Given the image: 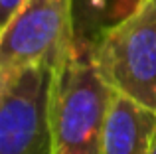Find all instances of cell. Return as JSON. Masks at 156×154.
Masks as SVG:
<instances>
[{
  "instance_id": "6da1fadb",
  "label": "cell",
  "mask_w": 156,
  "mask_h": 154,
  "mask_svg": "<svg viewBox=\"0 0 156 154\" xmlns=\"http://www.w3.org/2000/svg\"><path fill=\"white\" fill-rule=\"evenodd\" d=\"M115 89L101 75L89 46L75 44L53 69L50 97L51 154H101Z\"/></svg>"
},
{
  "instance_id": "7a4b0ae2",
  "label": "cell",
  "mask_w": 156,
  "mask_h": 154,
  "mask_svg": "<svg viewBox=\"0 0 156 154\" xmlns=\"http://www.w3.org/2000/svg\"><path fill=\"white\" fill-rule=\"evenodd\" d=\"M89 50L115 91L156 111V0H142Z\"/></svg>"
},
{
  "instance_id": "3957f363",
  "label": "cell",
  "mask_w": 156,
  "mask_h": 154,
  "mask_svg": "<svg viewBox=\"0 0 156 154\" xmlns=\"http://www.w3.org/2000/svg\"><path fill=\"white\" fill-rule=\"evenodd\" d=\"M53 67L0 71V154H51Z\"/></svg>"
},
{
  "instance_id": "277c9868",
  "label": "cell",
  "mask_w": 156,
  "mask_h": 154,
  "mask_svg": "<svg viewBox=\"0 0 156 154\" xmlns=\"http://www.w3.org/2000/svg\"><path fill=\"white\" fill-rule=\"evenodd\" d=\"M73 50V0H26L0 26V71L22 65L55 69Z\"/></svg>"
},
{
  "instance_id": "5b68a950",
  "label": "cell",
  "mask_w": 156,
  "mask_h": 154,
  "mask_svg": "<svg viewBox=\"0 0 156 154\" xmlns=\"http://www.w3.org/2000/svg\"><path fill=\"white\" fill-rule=\"evenodd\" d=\"M156 138V111L115 91L101 154H150Z\"/></svg>"
},
{
  "instance_id": "8992f818",
  "label": "cell",
  "mask_w": 156,
  "mask_h": 154,
  "mask_svg": "<svg viewBox=\"0 0 156 154\" xmlns=\"http://www.w3.org/2000/svg\"><path fill=\"white\" fill-rule=\"evenodd\" d=\"M142 0H73L75 44L91 46L103 32L130 16Z\"/></svg>"
},
{
  "instance_id": "52a82bcc",
  "label": "cell",
  "mask_w": 156,
  "mask_h": 154,
  "mask_svg": "<svg viewBox=\"0 0 156 154\" xmlns=\"http://www.w3.org/2000/svg\"><path fill=\"white\" fill-rule=\"evenodd\" d=\"M24 2H26V0H0V26H4V24L20 10V6H22Z\"/></svg>"
},
{
  "instance_id": "ba28073f",
  "label": "cell",
  "mask_w": 156,
  "mask_h": 154,
  "mask_svg": "<svg viewBox=\"0 0 156 154\" xmlns=\"http://www.w3.org/2000/svg\"><path fill=\"white\" fill-rule=\"evenodd\" d=\"M150 154H156V138H154V144H152V148H150Z\"/></svg>"
}]
</instances>
